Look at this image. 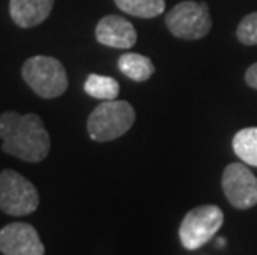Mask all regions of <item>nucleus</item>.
Instances as JSON below:
<instances>
[{"label":"nucleus","mask_w":257,"mask_h":255,"mask_svg":"<svg viewBox=\"0 0 257 255\" xmlns=\"http://www.w3.org/2000/svg\"><path fill=\"white\" fill-rule=\"evenodd\" d=\"M0 139L4 153L25 162H40L50 153V136L35 113L19 115L5 111L0 115Z\"/></svg>","instance_id":"1"},{"label":"nucleus","mask_w":257,"mask_h":255,"mask_svg":"<svg viewBox=\"0 0 257 255\" xmlns=\"http://www.w3.org/2000/svg\"><path fill=\"white\" fill-rule=\"evenodd\" d=\"M136 111L128 101L106 100L91 111L86 129L93 141L108 143L126 134L135 124Z\"/></svg>","instance_id":"2"},{"label":"nucleus","mask_w":257,"mask_h":255,"mask_svg":"<svg viewBox=\"0 0 257 255\" xmlns=\"http://www.w3.org/2000/svg\"><path fill=\"white\" fill-rule=\"evenodd\" d=\"M22 78L40 98L53 100L68 88L67 70L57 58L37 55L29 58L22 67Z\"/></svg>","instance_id":"3"},{"label":"nucleus","mask_w":257,"mask_h":255,"mask_svg":"<svg viewBox=\"0 0 257 255\" xmlns=\"http://www.w3.org/2000/svg\"><path fill=\"white\" fill-rule=\"evenodd\" d=\"M224 214L217 205L204 204L191 209L179 225V240L186 250H198L222 227Z\"/></svg>","instance_id":"4"},{"label":"nucleus","mask_w":257,"mask_h":255,"mask_svg":"<svg viewBox=\"0 0 257 255\" xmlns=\"http://www.w3.org/2000/svg\"><path fill=\"white\" fill-rule=\"evenodd\" d=\"M40 202L37 187L17 171L0 172V210L14 217L35 212Z\"/></svg>","instance_id":"5"},{"label":"nucleus","mask_w":257,"mask_h":255,"mask_svg":"<svg viewBox=\"0 0 257 255\" xmlns=\"http://www.w3.org/2000/svg\"><path fill=\"white\" fill-rule=\"evenodd\" d=\"M168 30L183 40H198L209 34L212 20L209 9L204 2H184L174 5L165 17Z\"/></svg>","instance_id":"6"},{"label":"nucleus","mask_w":257,"mask_h":255,"mask_svg":"<svg viewBox=\"0 0 257 255\" xmlns=\"http://www.w3.org/2000/svg\"><path fill=\"white\" fill-rule=\"evenodd\" d=\"M222 191L229 204L236 209L257 205V177L245 162H231L222 172Z\"/></svg>","instance_id":"7"},{"label":"nucleus","mask_w":257,"mask_h":255,"mask_svg":"<svg viewBox=\"0 0 257 255\" xmlns=\"http://www.w3.org/2000/svg\"><path fill=\"white\" fill-rule=\"evenodd\" d=\"M0 252L4 255H43L45 247L34 225L12 222L0 229Z\"/></svg>","instance_id":"8"},{"label":"nucleus","mask_w":257,"mask_h":255,"mask_svg":"<svg viewBox=\"0 0 257 255\" xmlns=\"http://www.w3.org/2000/svg\"><path fill=\"white\" fill-rule=\"evenodd\" d=\"M95 37L98 43L110 48H121L128 50L136 43V30L133 24L119 15H106L96 24Z\"/></svg>","instance_id":"9"},{"label":"nucleus","mask_w":257,"mask_h":255,"mask_svg":"<svg viewBox=\"0 0 257 255\" xmlns=\"http://www.w3.org/2000/svg\"><path fill=\"white\" fill-rule=\"evenodd\" d=\"M53 4L55 0H10V17L22 29H32L48 19Z\"/></svg>","instance_id":"10"},{"label":"nucleus","mask_w":257,"mask_h":255,"mask_svg":"<svg viewBox=\"0 0 257 255\" xmlns=\"http://www.w3.org/2000/svg\"><path fill=\"white\" fill-rule=\"evenodd\" d=\"M118 67L124 77L133 81H146L155 73L153 62L140 53H123L118 60Z\"/></svg>","instance_id":"11"},{"label":"nucleus","mask_w":257,"mask_h":255,"mask_svg":"<svg viewBox=\"0 0 257 255\" xmlns=\"http://www.w3.org/2000/svg\"><path fill=\"white\" fill-rule=\"evenodd\" d=\"M232 149L242 162L257 167V126L237 131L232 138Z\"/></svg>","instance_id":"12"},{"label":"nucleus","mask_w":257,"mask_h":255,"mask_svg":"<svg viewBox=\"0 0 257 255\" xmlns=\"http://www.w3.org/2000/svg\"><path fill=\"white\" fill-rule=\"evenodd\" d=\"M114 4L124 14L138 19H155L166 9L165 0H114Z\"/></svg>","instance_id":"13"},{"label":"nucleus","mask_w":257,"mask_h":255,"mask_svg":"<svg viewBox=\"0 0 257 255\" xmlns=\"http://www.w3.org/2000/svg\"><path fill=\"white\" fill-rule=\"evenodd\" d=\"M85 93L90 95L95 100H116L119 93V83L111 77H103V75H88L85 81Z\"/></svg>","instance_id":"14"},{"label":"nucleus","mask_w":257,"mask_h":255,"mask_svg":"<svg viewBox=\"0 0 257 255\" xmlns=\"http://www.w3.org/2000/svg\"><path fill=\"white\" fill-rule=\"evenodd\" d=\"M237 40L242 45H257V12H252L240 20L236 30Z\"/></svg>","instance_id":"15"},{"label":"nucleus","mask_w":257,"mask_h":255,"mask_svg":"<svg viewBox=\"0 0 257 255\" xmlns=\"http://www.w3.org/2000/svg\"><path fill=\"white\" fill-rule=\"evenodd\" d=\"M245 83H247L250 88L257 90V63L250 65L247 68V72H245Z\"/></svg>","instance_id":"16"}]
</instances>
